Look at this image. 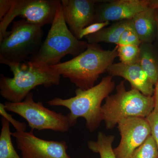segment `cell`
<instances>
[{
	"label": "cell",
	"mask_w": 158,
	"mask_h": 158,
	"mask_svg": "<svg viewBox=\"0 0 158 158\" xmlns=\"http://www.w3.org/2000/svg\"><path fill=\"white\" fill-rule=\"evenodd\" d=\"M60 3L59 0H13L11 9L0 21V42L10 34L7 29L16 17L41 27L52 25Z\"/></svg>",
	"instance_id": "cell-8"
},
{
	"label": "cell",
	"mask_w": 158,
	"mask_h": 158,
	"mask_svg": "<svg viewBox=\"0 0 158 158\" xmlns=\"http://www.w3.org/2000/svg\"><path fill=\"white\" fill-rule=\"evenodd\" d=\"M115 83L113 77L109 75L101 82L88 90L77 88L76 95L67 99L54 98L47 102L52 106H62L70 112L67 115L73 126L76 124L80 117L86 120V126L90 132L96 131L102 121V103L114 90Z\"/></svg>",
	"instance_id": "cell-2"
},
{
	"label": "cell",
	"mask_w": 158,
	"mask_h": 158,
	"mask_svg": "<svg viewBox=\"0 0 158 158\" xmlns=\"http://www.w3.org/2000/svg\"><path fill=\"white\" fill-rule=\"evenodd\" d=\"M131 22L141 43H153L156 34L155 9L149 6L136 15Z\"/></svg>",
	"instance_id": "cell-14"
},
{
	"label": "cell",
	"mask_w": 158,
	"mask_h": 158,
	"mask_svg": "<svg viewBox=\"0 0 158 158\" xmlns=\"http://www.w3.org/2000/svg\"><path fill=\"white\" fill-rule=\"evenodd\" d=\"M0 134V158H22L15 149L11 141L10 122L2 116Z\"/></svg>",
	"instance_id": "cell-18"
},
{
	"label": "cell",
	"mask_w": 158,
	"mask_h": 158,
	"mask_svg": "<svg viewBox=\"0 0 158 158\" xmlns=\"http://www.w3.org/2000/svg\"><path fill=\"white\" fill-rule=\"evenodd\" d=\"M97 2L98 1L94 0L61 1L64 20L77 38L82 29L94 23Z\"/></svg>",
	"instance_id": "cell-12"
},
{
	"label": "cell",
	"mask_w": 158,
	"mask_h": 158,
	"mask_svg": "<svg viewBox=\"0 0 158 158\" xmlns=\"http://www.w3.org/2000/svg\"><path fill=\"white\" fill-rule=\"evenodd\" d=\"M118 57L120 62L126 65L137 63L139 56V46L138 45H116Z\"/></svg>",
	"instance_id": "cell-19"
},
{
	"label": "cell",
	"mask_w": 158,
	"mask_h": 158,
	"mask_svg": "<svg viewBox=\"0 0 158 158\" xmlns=\"http://www.w3.org/2000/svg\"><path fill=\"white\" fill-rule=\"evenodd\" d=\"M149 5V0H115L96 4L94 23L131 19Z\"/></svg>",
	"instance_id": "cell-11"
},
{
	"label": "cell",
	"mask_w": 158,
	"mask_h": 158,
	"mask_svg": "<svg viewBox=\"0 0 158 158\" xmlns=\"http://www.w3.org/2000/svg\"><path fill=\"white\" fill-rule=\"evenodd\" d=\"M131 26V19L116 22L110 27L85 37L88 44H98L99 43L105 42L117 45L122 34Z\"/></svg>",
	"instance_id": "cell-16"
},
{
	"label": "cell",
	"mask_w": 158,
	"mask_h": 158,
	"mask_svg": "<svg viewBox=\"0 0 158 158\" xmlns=\"http://www.w3.org/2000/svg\"><path fill=\"white\" fill-rule=\"evenodd\" d=\"M156 22V44L155 45L158 48V9H155Z\"/></svg>",
	"instance_id": "cell-27"
},
{
	"label": "cell",
	"mask_w": 158,
	"mask_h": 158,
	"mask_svg": "<svg viewBox=\"0 0 158 158\" xmlns=\"http://www.w3.org/2000/svg\"><path fill=\"white\" fill-rule=\"evenodd\" d=\"M137 63L155 85L158 80V48L153 43H141Z\"/></svg>",
	"instance_id": "cell-15"
},
{
	"label": "cell",
	"mask_w": 158,
	"mask_h": 158,
	"mask_svg": "<svg viewBox=\"0 0 158 158\" xmlns=\"http://www.w3.org/2000/svg\"><path fill=\"white\" fill-rule=\"evenodd\" d=\"M131 158H158V149L152 135L133 152Z\"/></svg>",
	"instance_id": "cell-20"
},
{
	"label": "cell",
	"mask_w": 158,
	"mask_h": 158,
	"mask_svg": "<svg viewBox=\"0 0 158 158\" xmlns=\"http://www.w3.org/2000/svg\"><path fill=\"white\" fill-rule=\"evenodd\" d=\"M141 44L138 35L131 25L122 34L118 44L116 45H140Z\"/></svg>",
	"instance_id": "cell-21"
},
{
	"label": "cell",
	"mask_w": 158,
	"mask_h": 158,
	"mask_svg": "<svg viewBox=\"0 0 158 158\" xmlns=\"http://www.w3.org/2000/svg\"><path fill=\"white\" fill-rule=\"evenodd\" d=\"M107 72L111 76L123 78L129 82L131 88L138 90L144 95L153 96L155 85L138 63L131 65H126L121 62L113 63Z\"/></svg>",
	"instance_id": "cell-13"
},
{
	"label": "cell",
	"mask_w": 158,
	"mask_h": 158,
	"mask_svg": "<svg viewBox=\"0 0 158 158\" xmlns=\"http://www.w3.org/2000/svg\"><path fill=\"white\" fill-rule=\"evenodd\" d=\"M4 105L6 111L16 113L26 119L32 130L65 133L73 127L68 115L49 110L44 106L42 102H36L32 92L23 101L17 103L6 101Z\"/></svg>",
	"instance_id": "cell-7"
},
{
	"label": "cell",
	"mask_w": 158,
	"mask_h": 158,
	"mask_svg": "<svg viewBox=\"0 0 158 158\" xmlns=\"http://www.w3.org/2000/svg\"><path fill=\"white\" fill-rule=\"evenodd\" d=\"M5 109V105L4 104H0V114L2 117H5L12 124L15 128L16 131H25L27 128V125L24 123H21L20 122L15 120L10 114H8Z\"/></svg>",
	"instance_id": "cell-23"
},
{
	"label": "cell",
	"mask_w": 158,
	"mask_h": 158,
	"mask_svg": "<svg viewBox=\"0 0 158 158\" xmlns=\"http://www.w3.org/2000/svg\"><path fill=\"white\" fill-rule=\"evenodd\" d=\"M114 140L115 136L100 132L97 141H88V147L93 152L98 153L100 158H117L112 146Z\"/></svg>",
	"instance_id": "cell-17"
},
{
	"label": "cell",
	"mask_w": 158,
	"mask_h": 158,
	"mask_svg": "<svg viewBox=\"0 0 158 158\" xmlns=\"http://www.w3.org/2000/svg\"><path fill=\"white\" fill-rule=\"evenodd\" d=\"M13 2V0H0V21L10 11Z\"/></svg>",
	"instance_id": "cell-25"
},
{
	"label": "cell",
	"mask_w": 158,
	"mask_h": 158,
	"mask_svg": "<svg viewBox=\"0 0 158 158\" xmlns=\"http://www.w3.org/2000/svg\"><path fill=\"white\" fill-rule=\"evenodd\" d=\"M155 86V87L153 95L155 101V108L154 110H155L158 113V80Z\"/></svg>",
	"instance_id": "cell-26"
},
{
	"label": "cell",
	"mask_w": 158,
	"mask_h": 158,
	"mask_svg": "<svg viewBox=\"0 0 158 158\" xmlns=\"http://www.w3.org/2000/svg\"><path fill=\"white\" fill-rule=\"evenodd\" d=\"M22 158H71L66 141H48L35 135L34 130L11 134Z\"/></svg>",
	"instance_id": "cell-9"
},
{
	"label": "cell",
	"mask_w": 158,
	"mask_h": 158,
	"mask_svg": "<svg viewBox=\"0 0 158 158\" xmlns=\"http://www.w3.org/2000/svg\"><path fill=\"white\" fill-rule=\"evenodd\" d=\"M117 57V46L104 50L98 44L88 43L87 49L78 56L51 68L79 89L86 90L94 86L100 75L107 72Z\"/></svg>",
	"instance_id": "cell-1"
},
{
	"label": "cell",
	"mask_w": 158,
	"mask_h": 158,
	"mask_svg": "<svg viewBox=\"0 0 158 158\" xmlns=\"http://www.w3.org/2000/svg\"><path fill=\"white\" fill-rule=\"evenodd\" d=\"M51 25L39 51L27 61L35 67L50 68L61 63L65 56L76 57L87 49L88 42L77 38L69 28L63 17L61 3Z\"/></svg>",
	"instance_id": "cell-4"
},
{
	"label": "cell",
	"mask_w": 158,
	"mask_h": 158,
	"mask_svg": "<svg viewBox=\"0 0 158 158\" xmlns=\"http://www.w3.org/2000/svg\"><path fill=\"white\" fill-rule=\"evenodd\" d=\"M12 23L10 34L0 42V58L17 63L26 62L42 45V27L23 19Z\"/></svg>",
	"instance_id": "cell-6"
},
{
	"label": "cell",
	"mask_w": 158,
	"mask_h": 158,
	"mask_svg": "<svg viewBox=\"0 0 158 158\" xmlns=\"http://www.w3.org/2000/svg\"><path fill=\"white\" fill-rule=\"evenodd\" d=\"M0 63L8 65L13 74L12 78L0 75V94L7 101L19 102L38 86L48 88L60 84L61 76L51 68H38L27 61L17 63L2 58Z\"/></svg>",
	"instance_id": "cell-3"
},
{
	"label": "cell",
	"mask_w": 158,
	"mask_h": 158,
	"mask_svg": "<svg viewBox=\"0 0 158 158\" xmlns=\"http://www.w3.org/2000/svg\"><path fill=\"white\" fill-rule=\"evenodd\" d=\"M110 22H104L94 23L82 29L79 33L78 39L81 40L82 38L86 37L88 35H91L97 33L102 29L104 28L105 27L109 25Z\"/></svg>",
	"instance_id": "cell-22"
},
{
	"label": "cell",
	"mask_w": 158,
	"mask_h": 158,
	"mask_svg": "<svg viewBox=\"0 0 158 158\" xmlns=\"http://www.w3.org/2000/svg\"><path fill=\"white\" fill-rule=\"evenodd\" d=\"M116 90L115 94L107 97L102 106L103 120L107 129H113L124 118H146L154 110L153 96H146L133 88L127 90L124 81L116 86Z\"/></svg>",
	"instance_id": "cell-5"
},
{
	"label": "cell",
	"mask_w": 158,
	"mask_h": 158,
	"mask_svg": "<svg viewBox=\"0 0 158 158\" xmlns=\"http://www.w3.org/2000/svg\"><path fill=\"white\" fill-rule=\"evenodd\" d=\"M117 128L121 140L113 149L117 158H131L134 151L151 135V128L146 118H124L118 122Z\"/></svg>",
	"instance_id": "cell-10"
},
{
	"label": "cell",
	"mask_w": 158,
	"mask_h": 158,
	"mask_svg": "<svg viewBox=\"0 0 158 158\" xmlns=\"http://www.w3.org/2000/svg\"><path fill=\"white\" fill-rule=\"evenodd\" d=\"M149 6L153 9H158V0H149Z\"/></svg>",
	"instance_id": "cell-28"
},
{
	"label": "cell",
	"mask_w": 158,
	"mask_h": 158,
	"mask_svg": "<svg viewBox=\"0 0 158 158\" xmlns=\"http://www.w3.org/2000/svg\"><path fill=\"white\" fill-rule=\"evenodd\" d=\"M151 128V135L154 139L158 149V113L154 110L146 118Z\"/></svg>",
	"instance_id": "cell-24"
}]
</instances>
